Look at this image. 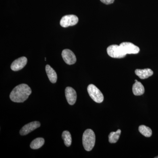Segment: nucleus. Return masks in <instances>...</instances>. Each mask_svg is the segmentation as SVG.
<instances>
[{
    "label": "nucleus",
    "mask_w": 158,
    "mask_h": 158,
    "mask_svg": "<svg viewBox=\"0 0 158 158\" xmlns=\"http://www.w3.org/2000/svg\"><path fill=\"white\" fill-rule=\"evenodd\" d=\"M32 93L31 88L27 84H21L16 86L10 93V98L15 102H23Z\"/></svg>",
    "instance_id": "obj_1"
},
{
    "label": "nucleus",
    "mask_w": 158,
    "mask_h": 158,
    "mask_svg": "<svg viewBox=\"0 0 158 158\" xmlns=\"http://www.w3.org/2000/svg\"><path fill=\"white\" fill-rule=\"evenodd\" d=\"M83 146L85 150L90 151L94 147L95 143V135L91 129H87L84 132L82 138Z\"/></svg>",
    "instance_id": "obj_2"
},
{
    "label": "nucleus",
    "mask_w": 158,
    "mask_h": 158,
    "mask_svg": "<svg viewBox=\"0 0 158 158\" xmlns=\"http://www.w3.org/2000/svg\"><path fill=\"white\" fill-rule=\"evenodd\" d=\"M88 91L90 98L94 102L98 103H100L104 100V96L98 88L95 85H90L88 87Z\"/></svg>",
    "instance_id": "obj_3"
},
{
    "label": "nucleus",
    "mask_w": 158,
    "mask_h": 158,
    "mask_svg": "<svg viewBox=\"0 0 158 158\" xmlns=\"http://www.w3.org/2000/svg\"><path fill=\"white\" fill-rule=\"evenodd\" d=\"M107 52L110 56L116 59H121L126 56L121 47L116 44H113L108 47Z\"/></svg>",
    "instance_id": "obj_4"
},
{
    "label": "nucleus",
    "mask_w": 158,
    "mask_h": 158,
    "mask_svg": "<svg viewBox=\"0 0 158 158\" xmlns=\"http://www.w3.org/2000/svg\"><path fill=\"white\" fill-rule=\"evenodd\" d=\"M78 18L74 15H69L63 16L60 20V25L63 27H68L69 26L76 25L78 22Z\"/></svg>",
    "instance_id": "obj_5"
},
{
    "label": "nucleus",
    "mask_w": 158,
    "mask_h": 158,
    "mask_svg": "<svg viewBox=\"0 0 158 158\" xmlns=\"http://www.w3.org/2000/svg\"><path fill=\"white\" fill-rule=\"evenodd\" d=\"M125 53L127 54H137L140 52V48L131 42H125L119 45Z\"/></svg>",
    "instance_id": "obj_6"
},
{
    "label": "nucleus",
    "mask_w": 158,
    "mask_h": 158,
    "mask_svg": "<svg viewBox=\"0 0 158 158\" xmlns=\"http://www.w3.org/2000/svg\"><path fill=\"white\" fill-rule=\"evenodd\" d=\"M62 56L64 62L68 65H73L76 62V57L73 52L70 50L68 49L63 50Z\"/></svg>",
    "instance_id": "obj_7"
},
{
    "label": "nucleus",
    "mask_w": 158,
    "mask_h": 158,
    "mask_svg": "<svg viewBox=\"0 0 158 158\" xmlns=\"http://www.w3.org/2000/svg\"><path fill=\"white\" fill-rule=\"evenodd\" d=\"M40 126V123L39 122H32L23 127L20 131V134L21 135H26Z\"/></svg>",
    "instance_id": "obj_8"
},
{
    "label": "nucleus",
    "mask_w": 158,
    "mask_h": 158,
    "mask_svg": "<svg viewBox=\"0 0 158 158\" xmlns=\"http://www.w3.org/2000/svg\"><path fill=\"white\" fill-rule=\"evenodd\" d=\"M27 62V59L25 57H22L15 60L11 64V70L14 71L21 70L24 67Z\"/></svg>",
    "instance_id": "obj_9"
},
{
    "label": "nucleus",
    "mask_w": 158,
    "mask_h": 158,
    "mask_svg": "<svg viewBox=\"0 0 158 158\" xmlns=\"http://www.w3.org/2000/svg\"><path fill=\"white\" fill-rule=\"evenodd\" d=\"M66 100L70 105H73L77 101V95L75 90L71 87H67L65 89Z\"/></svg>",
    "instance_id": "obj_10"
},
{
    "label": "nucleus",
    "mask_w": 158,
    "mask_h": 158,
    "mask_svg": "<svg viewBox=\"0 0 158 158\" xmlns=\"http://www.w3.org/2000/svg\"><path fill=\"white\" fill-rule=\"evenodd\" d=\"M135 73L140 79H145L152 76L153 74V72L150 69L148 68L136 69Z\"/></svg>",
    "instance_id": "obj_11"
},
{
    "label": "nucleus",
    "mask_w": 158,
    "mask_h": 158,
    "mask_svg": "<svg viewBox=\"0 0 158 158\" xmlns=\"http://www.w3.org/2000/svg\"><path fill=\"white\" fill-rule=\"evenodd\" d=\"M46 72L51 83L55 84L57 81V75L55 70L49 65H46L45 67Z\"/></svg>",
    "instance_id": "obj_12"
},
{
    "label": "nucleus",
    "mask_w": 158,
    "mask_h": 158,
    "mask_svg": "<svg viewBox=\"0 0 158 158\" xmlns=\"http://www.w3.org/2000/svg\"><path fill=\"white\" fill-rule=\"evenodd\" d=\"M133 92L136 96H140L142 95L144 92V86L141 82H136L133 85L132 88Z\"/></svg>",
    "instance_id": "obj_13"
},
{
    "label": "nucleus",
    "mask_w": 158,
    "mask_h": 158,
    "mask_svg": "<svg viewBox=\"0 0 158 158\" xmlns=\"http://www.w3.org/2000/svg\"><path fill=\"white\" fill-rule=\"evenodd\" d=\"M44 144V139L41 138H38L34 139L31 142L30 146L32 149H37L42 147Z\"/></svg>",
    "instance_id": "obj_14"
},
{
    "label": "nucleus",
    "mask_w": 158,
    "mask_h": 158,
    "mask_svg": "<svg viewBox=\"0 0 158 158\" xmlns=\"http://www.w3.org/2000/svg\"><path fill=\"white\" fill-rule=\"evenodd\" d=\"M121 131L118 130L116 132H112L109 135V141L110 143H116L118 141L121 134Z\"/></svg>",
    "instance_id": "obj_15"
},
{
    "label": "nucleus",
    "mask_w": 158,
    "mask_h": 158,
    "mask_svg": "<svg viewBox=\"0 0 158 158\" xmlns=\"http://www.w3.org/2000/svg\"><path fill=\"white\" fill-rule=\"evenodd\" d=\"M138 130L141 134L147 138L150 137L152 135V131L151 128L146 126L143 125L140 126Z\"/></svg>",
    "instance_id": "obj_16"
},
{
    "label": "nucleus",
    "mask_w": 158,
    "mask_h": 158,
    "mask_svg": "<svg viewBox=\"0 0 158 158\" xmlns=\"http://www.w3.org/2000/svg\"><path fill=\"white\" fill-rule=\"evenodd\" d=\"M62 138L64 141V144L67 147H69L72 144V137L70 133L68 131H64L62 134Z\"/></svg>",
    "instance_id": "obj_17"
},
{
    "label": "nucleus",
    "mask_w": 158,
    "mask_h": 158,
    "mask_svg": "<svg viewBox=\"0 0 158 158\" xmlns=\"http://www.w3.org/2000/svg\"><path fill=\"white\" fill-rule=\"evenodd\" d=\"M101 2L106 5H110L113 4L115 0H100Z\"/></svg>",
    "instance_id": "obj_18"
},
{
    "label": "nucleus",
    "mask_w": 158,
    "mask_h": 158,
    "mask_svg": "<svg viewBox=\"0 0 158 158\" xmlns=\"http://www.w3.org/2000/svg\"><path fill=\"white\" fill-rule=\"evenodd\" d=\"M137 81H137V80H135V82H137Z\"/></svg>",
    "instance_id": "obj_19"
},
{
    "label": "nucleus",
    "mask_w": 158,
    "mask_h": 158,
    "mask_svg": "<svg viewBox=\"0 0 158 158\" xmlns=\"http://www.w3.org/2000/svg\"><path fill=\"white\" fill-rule=\"evenodd\" d=\"M155 158H158V156H156V157H155Z\"/></svg>",
    "instance_id": "obj_20"
}]
</instances>
